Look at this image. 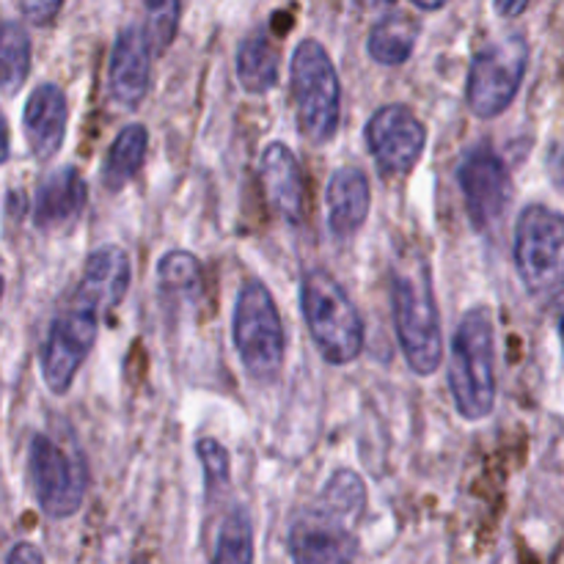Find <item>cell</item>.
Wrapping results in <instances>:
<instances>
[{"label":"cell","instance_id":"1","mask_svg":"<svg viewBox=\"0 0 564 564\" xmlns=\"http://www.w3.org/2000/svg\"><path fill=\"white\" fill-rule=\"evenodd\" d=\"M391 312L408 367L416 375H433L444 358V339L430 264L419 251L391 268Z\"/></svg>","mask_w":564,"mask_h":564},{"label":"cell","instance_id":"2","mask_svg":"<svg viewBox=\"0 0 564 564\" xmlns=\"http://www.w3.org/2000/svg\"><path fill=\"white\" fill-rule=\"evenodd\" d=\"M449 389L457 413L468 422L490 416L496 405V341L488 308H471L452 339Z\"/></svg>","mask_w":564,"mask_h":564},{"label":"cell","instance_id":"3","mask_svg":"<svg viewBox=\"0 0 564 564\" xmlns=\"http://www.w3.org/2000/svg\"><path fill=\"white\" fill-rule=\"evenodd\" d=\"M301 308L308 334L325 361L345 367L361 356L367 339L364 319L345 286L328 270H308L303 275Z\"/></svg>","mask_w":564,"mask_h":564},{"label":"cell","instance_id":"4","mask_svg":"<svg viewBox=\"0 0 564 564\" xmlns=\"http://www.w3.org/2000/svg\"><path fill=\"white\" fill-rule=\"evenodd\" d=\"M290 86L301 135L312 143H328L339 130L341 83L328 50L317 39H303L295 47Z\"/></svg>","mask_w":564,"mask_h":564},{"label":"cell","instance_id":"5","mask_svg":"<svg viewBox=\"0 0 564 564\" xmlns=\"http://www.w3.org/2000/svg\"><path fill=\"white\" fill-rule=\"evenodd\" d=\"M235 347L251 378L273 380L284 367V325L262 281H248L237 295Z\"/></svg>","mask_w":564,"mask_h":564},{"label":"cell","instance_id":"6","mask_svg":"<svg viewBox=\"0 0 564 564\" xmlns=\"http://www.w3.org/2000/svg\"><path fill=\"white\" fill-rule=\"evenodd\" d=\"M516 268L532 295L564 290V215L529 204L516 226Z\"/></svg>","mask_w":564,"mask_h":564},{"label":"cell","instance_id":"7","mask_svg":"<svg viewBox=\"0 0 564 564\" xmlns=\"http://www.w3.org/2000/svg\"><path fill=\"white\" fill-rule=\"evenodd\" d=\"M529 66V42L518 33L485 44L471 61L466 99L479 119L505 113L521 88Z\"/></svg>","mask_w":564,"mask_h":564},{"label":"cell","instance_id":"8","mask_svg":"<svg viewBox=\"0 0 564 564\" xmlns=\"http://www.w3.org/2000/svg\"><path fill=\"white\" fill-rule=\"evenodd\" d=\"M28 474L44 516L69 518L80 510L88 485L80 455L64 449L50 435L36 433L28 446Z\"/></svg>","mask_w":564,"mask_h":564},{"label":"cell","instance_id":"9","mask_svg":"<svg viewBox=\"0 0 564 564\" xmlns=\"http://www.w3.org/2000/svg\"><path fill=\"white\" fill-rule=\"evenodd\" d=\"M99 308L72 297V306L53 319L42 345V378L53 394H66L77 369L91 352L99 330Z\"/></svg>","mask_w":564,"mask_h":564},{"label":"cell","instance_id":"10","mask_svg":"<svg viewBox=\"0 0 564 564\" xmlns=\"http://www.w3.org/2000/svg\"><path fill=\"white\" fill-rule=\"evenodd\" d=\"M364 135L383 174H408L427 147V130L408 105H383L375 110Z\"/></svg>","mask_w":564,"mask_h":564},{"label":"cell","instance_id":"11","mask_svg":"<svg viewBox=\"0 0 564 564\" xmlns=\"http://www.w3.org/2000/svg\"><path fill=\"white\" fill-rule=\"evenodd\" d=\"M466 213L477 229H488L505 215L512 198L510 169L490 147H474L457 169Z\"/></svg>","mask_w":564,"mask_h":564},{"label":"cell","instance_id":"12","mask_svg":"<svg viewBox=\"0 0 564 564\" xmlns=\"http://www.w3.org/2000/svg\"><path fill=\"white\" fill-rule=\"evenodd\" d=\"M149 69H152V44L143 28L130 25L116 36L110 50L108 91L121 108H138L149 91Z\"/></svg>","mask_w":564,"mask_h":564},{"label":"cell","instance_id":"13","mask_svg":"<svg viewBox=\"0 0 564 564\" xmlns=\"http://www.w3.org/2000/svg\"><path fill=\"white\" fill-rule=\"evenodd\" d=\"M259 180H262L264 196L273 204L275 213L286 224L297 226L306 213V180L297 163L295 152L286 143H270L259 160Z\"/></svg>","mask_w":564,"mask_h":564},{"label":"cell","instance_id":"14","mask_svg":"<svg viewBox=\"0 0 564 564\" xmlns=\"http://www.w3.org/2000/svg\"><path fill=\"white\" fill-rule=\"evenodd\" d=\"M66 119H69L66 97L55 83H42V86L33 88L25 102V113H22L33 158L53 160L58 154L66 135Z\"/></svg>","mask_w":564,"mask_h":564},{"label":"cell","instance_id":"15","mask_svg":"<svg viewBox=\"0 0 564 564\" xmlns=\"http://www.w3.org/2000/svg\"><path fill=\"white\" fill-rule=\"evenodd\" d=\"M130 279L132 268L124 248L102 246L86 259V268H83V279L77 284L75 297L91 303L99 312H108V308L119 306L124 301L127 290H130Z\"/></svg>","mask_w":564,"mask_h":564},{"label":"cell","instance_id":"16","mask_svg":"<svg viewBox=\"0 0 564 564\" xmlns=\"http://www.w3.org/2000/svg\"><path fill=\"white\" fill-rule=\"evenodd\" d=\"M86 198L88 187L80 171L64 165L39 182L36 198H33V224L39 229H61L83 213Z\"/></svg>","mask_w":564,"mask_h":564},{"label":"cell","instance_id":"17","mask_svg":"<svg viewBox=\"0 0 564 564\" xmlns=\"http://www.w3.org/2000/svg\"><path fill=\"white\" fill-rule=\"evenodd\" d=\"M290 556L301 564L350 562L358 556L356 540L334 518H306L290 532Z\"/></svg>","mask_w":564,"mask_h":564},{"label":"cell","instance_id":"18","mask_svg":"<svg viewBox=\"0 0 564 564\" xmlns=\"http://www.w3.org/2000/svg\"><path fill=\"white\" fill-rule=\"evenodd\" d=\"M369 180L361 169H336L325 187V204H328V224L336 237L356 235L369 215Z\"/></svg>","mask_w":564,"mask_h":564},{"label":"cell","instance_id":"19","mask_svg":"<svg viewBox=\"0 0 564 564\" xmlns=\"http://www.w3.org/2000/svg\"><path fill=\"white\" fill-rule=\"evenodd\" d=\"M237 80L248 94H268L279 83V53L268 36L253 33L237 50Z\"/></svg>","mask_w":564,"mask_h":564},{"label":"cell","instance_id":"20","mask_svg":"<svg viewBox=\"0 0 564 564\" xmlns=\"http://www.w3.org/2000/svg\"><path fill=\"white\" fill-rule=\"evenodd\" d=\"M147 147L149 132L143 124H127L116 135V141L110 143L108 158H105V182L113 191H119L121 185H127L138 174V169L143 165V158H147Z\"/></svg>","mask_w":564,"mask_h":564},{"label":"cell","instance_id":"21","mask_svg":"<svg viewBox=\"0 0 564 564\" xmlns=\"http://www.w3.org/2000/svg\"><path fill=\"white\" fill-rule=\"evenodd\" d=\"M416 47V22L408 17H386L369 33L367 50L378 64L400 66L405 64Z\"/></svg>","mask_w":564,"mask_h":564},{"label":"cell","instance_id":"22","mask_svg":"<svg viewBox=\"0 0 564 564\" xmlns=\"http://www.w3.org/2000/svg\"><path fill=\"white\" fill-rule=\"evenodd\" d=\"M31 72V36L20 22H0V91L17 94Z\"/></svg>","mask_w":564,"mask_h":564},{"label":"cell","instance_id":"23","mask_svg":"<svg viewBox=\"0 0 564 564\" xmlns=\"http://www.w3.org/2000/svg\"><path fill=\"white\" fill-rule=\"evenodd\" d=\"M367 505V488L356 471H339L319 496V516L334 518H356Z\"/></svg>","mask_w":564,"mask_h":564},{"label":"cell","instance_id":"24","mask_svg":"<svg viewBox=\"0 0 564 564\" xmlns=\"http://www.w3.org/2000/svg\"><path fill=\"white\" fill-rule=\"evenodd\" d=\"M213 562L218 564H246L253 562V529L242 510H235L224 521L218 532Z\"/></svg>","mask_w":564,"mask_h":564},{"label":"cell","instance_id":"25","mask_svg":"<svg viewBox=\"0 0 564 564\" xmlns=\"http://www.w3.org/2000/svg\"><path fill=\"white\" fill-rule=\"evenodd\" d=\"M182 0H147V36L152 44V53H165L171 47L180 28Z\"/></svg>","mask_w":564,"mask_h":564},{"label":"cell","instance_id":"26","mask_svg":"<svg viewBox=\"0 0 564 564\" xmlns=\"http://www.w3.org/2000/svg\"><path fill=\"white\" fill-rule=\"evenodd\" d=\"M160 284L171 292H193L202 284V264L191 251H169L158 264Z\"/></svg>","mask_w":564,"mask_h":564},{"label":"cell","instance_id":"27","mask_svg":"<svg viewBox=\"0 0 564 564\" xmlns=\"http://www.w3.org/2000/svg\"><path fill=\"white\" fill-rule=\"evenodd\" d=\"M196 455L204 466L209 490L226 488L229 485V452L224 449V444H218L215 438H202L196 444Z\"/></svg>","mask_w":564,"mask_h":564},{"label":"cell","instance_id":"28","mask_svg":"<svg viewBox=\"0 0 564 564\" xmlns=\"http://www.w3.org/2000/svg\"><path fill=\"white\" fill-rule=\"evenodd\" d=\"M61 3H64V0H17L22 14H25L31 22H36V25H47V22H53L55 14L61 11Z\"/></svg>","mask_w":564,"mask_h":564},{"label":"cell","instance_id":"29","mask_svg":"<svg viewBox=\"0 0 564 564\" xmlns=\"http://www.w3.org/2000/svg\"><path fill=\"white\" fill-rule=\"evenodd\" d=\"M9 562H33V564H42L44 554L31 543H20L14 551L9 554Z\"/></svg>","mask_w":564,"mask_h":564},{"label":"cell","instance_id":"30","mask_svg":"<svg viewBox=\"0 0 564 564\" xmlns=\"http://www.w3.org/2000/svg\"><path fill=\"white\" fill-rule=\"evenodd\" d=\"M532 3V0H496V11H499L501 17H518L527 11V6Z\"/></svg>","mask_w":564,"mask_h":564},{"label":"cell","instance_id":"31","mask_svg":"<svg viewBox=\"0 0 564 564\" xmlns=\"http://www.w3.org/2000/svg\"><path fill=\"white\" fill-rule=\"evenodd\" d=\"M11 154V141H9V124H6L3 113H0V165L9 160Z\"/></svg>","mask_w":564,"mask_h":564},{"label":"cell","instance_id":"32","mask_svg":"<svg viewBox=\"0 0 564 564\" xmlns=\"http://www.w3.org/2000/svg\"><path fill=\"white\" fill-rule=\"evenodd\" d=\"M356 6L364 11H383L397 6V0H356Z\"/></svg>","mask_w":564,"mask_h":564},{"label":"cell","instance_id":"33","mask_svg":"<svg viewBox=\"0 0 564 564\" xmlns=\"http://www.w3.org/2000/svg\"><path fill=\"white\" fill-rule=\"evenodd\" d=\"M413 3L424 11H435V9H441V6L449 3V0H413Z\"/></svg>","mask_w":564,"mask_h":564},{"label":"cell","instance_id":"34","mask_svg":"<svg viewBox=\"0 0 564 564\" xmlns=\"http://www.w3.org/2000/svg\"><path fill=\"white\" fill-rule=\"evenodd\" d=\"M560 336H562V347H564V297H562V308H560Z\"/></svg>","mask_w":564,"mask_h":564},{"label":"cell","instance_id":"35","mask_svg":"<svg viewBox=\"0 0 564 564\" xmlns=\"http://www.w3.org/2000/svg\"><path fill=\"white\" fill-rule=\"evenodd\" d=\"M3 290H6V281H3V275H0V297H3Z\"/></svg>","mask_w":564,"mask_h":564}]
</instances>
